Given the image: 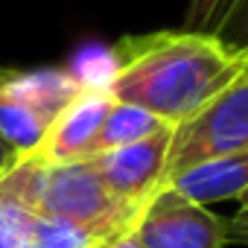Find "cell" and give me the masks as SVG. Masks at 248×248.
Masks as SVG:
<instances>
[{"label": "cell", "instance_id": "obj_6", "mask_svg": "<svg viewBox=\"0 0 248 248\" xmlns=\"http://www.w3.org/2000/svg\"><path fill=\"white\" fill-rule=\"evenodd\" d=\"M172 129L175 126H164L138 143L91 158L102 184L120 204L143 207L152 199V193L167 184V158H170Z\"/></svg>", "mask_w": 248, "mask_h": 248}, {"label": "cell", "instance_id": "obj_17", "mask_svg": "<svg viewBox=\"0 0 248 248\" xmlns=\"http://www.w3.org/2000/svg\"><path fill=\"white\" fill-rule=\"evenodd\" d=\"M242 204H248V193H245V196L239 199V207H242Z\"/></svg>", "mask_w": 248, "mask_h": 248}, {"label": "cell", "instance_id": "obj_4", "mask_svg": "<svg viewBox=\"0 0 248 248\" xmlns=\"http://www.w3.org/2000/svg\"><path fill=\"white\" fill-rule=\"evenodd\" d=\"M242 152H248V70L196 117L172 129L167 184L199 164Z\"/></svg>", "mask_w": 248, "mask_h": 248}, {"label": "cell", "instance_id": "obj_10", "mask_svg": "<svg viewBox=\"0 0 248 248\" xmlns=\"http://www.w3.org/2000/svg\"><path fill=\"white\" fill-rule=\"evenodd\" d=\"M123 231L117 228H99V225H79L70 219H44L38 216L30 248H96L117 236Z\"/></svg>", "mask_w": 248, "mask_h": 248}, {"label": "cell", "instance_id": "obj_5", "mask_svg": "<svg viewBox=\"0 0 248 248\" xmlns=\"http://www.w3.org/2000/svg\"><path fill=\"white\" fill-rule=\"evenodd\" d=\"M135 233L140 248H225L228 219L164 184L143 204Z\"/></svg>", "mask_w": 248, "mask_h": 248}, {"label": "cell", "instance_id": "obj_12", "mask_svg": "<svg viewBox=\"0 0 248 248\" xmlns=\"http://www.w3.org/2000/svg\"><path fill=\"white\" fill-rule=\"evenodd\" d=\"M233 6H236V0H190L187 30L222 35L225 24H228L231 15H233Z\"/></svg>", "mask_w": 248, "mask_h": 248}, {"label": "cell", "instance_id": "obj_18", "mask_svg": "<svg viewBox=\"0 0 248 248\" xmlns=\"http://www.w3.org/2000/svg\"><path fill=\"white\" fill-rule=\"evenodd\" d=\"M102 245H105V242H102ZM102 245H96V248H102Z\"/></svg>", "mask_w": 248, "mask_h": 248}, {"label": "cell", "instance_id": "obj_7", "mask_svg": "<svg viewBox=\"0 0 248 248\" xmlns=\"http://www.w3.org/2000/svg\"><path fill=\"white\" fill-rule=\"evenodd\" d=\"M111 93L105 85L85 82L82 91L64 105V111L56 117L50 132L44 135L41 146L32 152V158L44 164H76L91 161L93 146L99 138V129L105 123V114L111 108Z\"/></svg>", "mask_w": 248, "mask_h": 248}, {"label": "cell", "instance_id": "obj_13", "mask_svg": "<svg viewBox=\"0 0 248 248\" xmlns=\"http://www.w3.org/2000/svg\"><path fill=\"white\" fill-rule=\"evenodd\" d=\"M228 242L248 245V204H242L236 210V216L228 219Z\"/></svg>", "mask_w": 248, "mask_h": 248}, {"label": "cell", "instance_id": "obj_15", "mask_svg": "<svg viewBox=\"0 0 248 248\" xmlns=\"http://www.w3.org/2000/svg\"><path fill=\"white\" fill-rule=\"evenodd\" d=\"M102 248H140L138 233H135V225H132V228H126L123 233H117V236H111Z\"/></svg>", "mask_w": 248, "mask_h": 248}, {"label": "cell", "instance_id": "obj_11", "mask_svg": "<svg viewBox=\"0 0 248 248\" xmlns=\"http://www.w3.org/2000/svg\"><path fill=\"white\" fill-rule=\"evenodd\" d=\"M38 216L0 175V248H30Z\"/></svg>", "mask_w": 248, "mask_h": 248}, {"label": "cell", "instance_id": "obj_8", "mask_svg": "<svg viewBox=\"0 0 248 248\" xmlns=\"http://www.w3.org/2000/svg\"><path fill=\"white\" fill-rule=\"evenodd\" d=\"M170 184L181 196H187L204 207L213 202L242 199L248 193V152L199 164V167L181 172L178 178H172Z\"/></svg>", "mask_w": 248, "mask_h": 248}, {"label": "cell", "instance_id": "obj_9", "mask_svg": "<svg viewBox=\"0 0 248 248\" xmlns=\"http://www.w3.org/2000/svg\"><path fill=\"white\" fill-rule=\"evenodd\" d=\"M170 126V123L158 120L155 114L138 108V105H129V102H111L108 114H105V123L99 129V138H96V146H93V158L96 155H105L111 149H120V146H129V143H138L149 135H155L158 129Z\"/></svg>", "mask_w": 248, "mask_h": 248}, {"label": "cell", "instance_id": "obj_3", "mask_svg": "<svg viewBox=\"0 0 248 248\" xmlns=\"http://www.w3.org/2000/svg\"><path fill=\"white\" fill-rule=\"evenodd\" d=\"M82 85L85 82L70 70L0 67V138L18 158L32 155Z\"/></svg>", "mask_w": 248, "mask_h": 248}, {"label": "cell", "instance_id": "obj_14", "mask_svg": "<svg viewBox=\"0 0 248 248\" xmlns=\"http://www.w3.org/2000/svg\"><path fill=\"white\" fill-rule=\"evenodd\" d=\"M233 24H242V44L248 47V0H236V6H233V15H231V21L225 24V30H222V35L228 32V27H233Z\"/></svg>", "mask_w": 248, "mask_h": 248}, {"label": "cell", "instance_id": "obj_16", "mask_svg": "<svg viewBox=\"0 0 248 248\" xmlns=\"http://www.w3.org/2000/svg\"><path fill=\"white\" fill-rule=\"evenodd\" d=\"M21 158H18V152L3 140V138H0V175H3V172H9L15 164H18Z\"/></svg>", "mask_w": 248, "mask_h": 248}, {"label": "cell", "instance_id": "obj_1", "mask_svg": "<svg viewBox=\"0 0 248 248\" xmlns=\"http://www.w3.org/2000/svg\"><path fill=\"white\" fill-rule=\"evenodd\" d=\"M248 70V47L216 32L167 30L135 35L114 47L105 91L170 126L196 117Z\"/></svg>", "mask_w": 248, "mask_h": 248}, {"label": "cell", "instance_id": "obj_2", "mask_svg": "<svg viewBox=\"0 0 248 248\" xmlns=\"http://www.w3.org/2000/svg\"><path fill=\"white\" fill-rule=\"evenodd\" d=\"M3 181L35 216L44 219H70L79 225L126 231L143 210L120 204L102 184L93 161L44 164L27 155L9 172H3Z\"/></svg>", "mask_w": 248, "mask_h": 248}]
</instances>
